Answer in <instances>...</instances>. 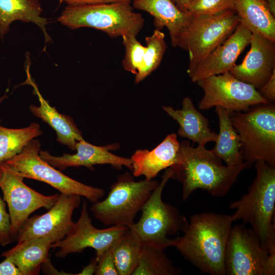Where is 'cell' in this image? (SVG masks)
Instances as JSON below:
<instances>
[{
  "instance_id": "1",
  "label": "cell",
  "mask_w": 275,
  "mask_h": 275,
  "mask_svg": "<svg viewBox=\"0 0 275 275\" xmlns=\"http://www.w3.org/2000/svg\"><path fill=\"white\" fill-rule=\"evenodd\" d=\"M233 222L231 215L194 214L183 228V235L173 239L172 246L202 272L224 275L225 251Z\"/></svg>"
},
{
  "instance_id": "2",
  "label": "cell",
  "mask_w": 275,
  "mask_h": 275,
  "mask_svg": "<svg viewBox=\"0 0 275 275\" xmlns=\"http://www.w3.org/2000/svg\"><path fill=\"white\" fill-rule=\"evenodd\" d=\"M249 168L245 162L235 166L224 164L212 150L205 146L194 147L186 140L180 143L175 162L170 167L171 178L182 184L183 200L198 189L205 190L212 196H225L240 173Z\"/></svg>"
},
{
  "instance_id": "3",
  "label": "cell",
  "mask_w": 275,
  "mask_h": 275,
  "mask_svg": "<svg viewBox=\"0 0 275 275\" xmlns=\"http://www.w3.org/2000/svg\"><path fill=\"white\" fill-rule=\"evenodd\" d=\"M256 176L248 193L230 203L235 210L233 222L249 223L263 246L269 251L275 246V166L264 161L255 162Z\"/></svg>"
},
{
  "instance_id": "4",
  "label": "cell",
  "mask_w": 275,
  "mask_h": 275,
  "mask_svg": "<svg viewBox=\"0 0 275 275\" xmlns=\"http://www.w3.org/2000/svg\"><path fill=\"white\" fill-rule=\"evenodd\" d=\"M133 8L127 3L70 5L64 8L57 20L70 29L94 28L111 38L127 34L137 36L145 19Z\"/></svg>"
},
{
  "instance_id": "5",
  "label": "cell",
  "mask_w": 275,
  "mask_h": 275,
  "mask_svg": "<svg viewBox=\"0 0 275 275\" xmlns=\"http://www.w3.org/2000/svg\"><path fill=\"white\" fill-rule=\"evenodd\" d=\"M240 142V153L249 167L257 160L275 166V105L260 103L245 112L230 113Z\"/></svg>"
},
{
  "instance_id": "6",
  "label": "cell",
  "mask_w": 275,
  "mask_h": 275,
  "mask_svg": "<svg viewBox=\"0 0 275 275\" xmlns=\"http://www.w3.org/2000/svg\"><path fill=\"white\" fill-rule=\"evenodd\" d=\"M158 183L153 179L135 181L128 172L120 175L106 198L93 203L90 210L106 226L129 228Z\"/></svg>"
},
{
  "instance_id": "7",
  "label": "cell",
  "mask_w": 275,
  "mask_h": 275,
  "mask_svg": "<svg viewBox=\"0 0 275 275\" xmlns=\"http://www.w3.org/2000/svg\"><path fill=\"white\" fill-rule=\"evenodd\" d=\"M171 177L169 168L142 209L139 221L129 227L143 244L163 250L172 246L173 239L169 237L182 231L188 222L176 207L162 199L163 190Z\"/></svg>"
},
{
  "instance_id": "8",
  "label": "cell",
  "mask_w": 275,
  "mask_h": 275,
  "mask_svg": "<svg viewBox=\"0 0 275 275\" xmlns=\"http://www.w3.org/2000/svg\"><path fill=\"white\" fill-rule=\"evenodd\" d=\"M192 16L178 46L188 52V74L227 39L240 22L239 17L233 9L214 14Z\"/></svg>"
},
{
  "instance_id": "9",
  "label": "cell",
  "mask_w": 275,
  "mask_h": 275,
  "mask_svg": "<svg viewBox=\"0 0 275 275\" xmlns=\"http://www.w3.org/2000/svg\"><path fill=\"white\" fill-rule=\"evenodd\" d=\"M40 146V141L34 139L20 153L5 162L24 178L45 182L61 194L84 197L92 203L104 196L103 189L75 180L44 160L39 154Z\"/></svg>"
},
{
  "instance_id": "10",
  "label": "cell",
  "mask_w": 275,
  "mask_h": 275,
  "mask_svg": "<svg viewBox=\"0 0 275 275\" xmlns=\"http://www.w3.org/2000/svg\"><path fill=\"white\" fill-rule=\"evenodd\" d=\"M24 178L5 161L0 162V188L9 209L11 233L16 241L19 229L30 215L41 208L49 209L59 195L46 196L27 186Z\"/></svg>"
},
{
  "instance_id": "11",
  "label": "cell",
  "mask_w": 275,
  "mask_h": 275,
  "mask_svg": "<svg viewBox=\"0 0 275 275\" xmlns=\"http://www.w3.org/2000/svg\"><path fill=\"white\" fill-rule=\"evenodd\" d=\"M197 84L204 92L198 104L200 110L219 106L230 113L245 112L256 104L271 103L254 87L236 79L229 72L204 78Z\"/></svg>"
},
{
  "instance_id": "12",
  "label": "cell",
  "mask_w": 275,
  "mask_h": 275,
  "mask_svg": "<svg viewBox=\"0 0 275 275\" xmlns=\"http://www.w3.org/2000/svg\"><path fill=\"white\" fill-rule=\"evenodd\" d=\"M269 251L244 224L232 227L225 255V274L265 275Z\"/></svg>"
},
{
  "instance_id": "13",
  "label": "cell",
  "mask_w": 275,
  "mask_h": 275,
  "mask_svg": "<svg viewBox=\"0 0 275 275\" xmlns=\"http://www.w3.org/2000/svg\"><path fill=\"white\" fill-rule=\"evenodd\" d=\"M80 204V196L61 194L55 204L45 213L29 217L19 229L17 243L42 237H50L55 242L64 239L74 226V210Z\"/></svg>"
},
{
  "instance_id": "14",
  "label": "cell",
  "mask_w": 275,
  "mask_h": 275,
  "mask_svg": "<svg viewBox=\"0 0 275 275\" xmlns=\"http://www.w3.org/2000/svg\"><path fill=\"white\" fill-rule=\"evenodd\" d=\"M126 226H112L99 229L92 223L88 211L87 204L83 201L80 215L76 223L61 240L52 243L51 248H59L55 255L63 258L71 253H81L91 248L96 251V256L108 249L128 229Z\"/></svg>"
},
{
  "instance_id": "15",
  "label": "cell",
  "mask_w": 275,
  "mask_h": 275,
  "mask_svg": "<svg viewBox=\"0 0 275 275\" xmlns=\"http://www.w3.org/2000/svg\"><path fill=\"white\" fill-rule=\"evenodd\" d=\"M120 147L118 143L103 146L91 144L84 139L76 142L74 154L65 153L61 156H54L48 151L40 150L41 157L51 166L63 171L69 167H85L94 170L95 164H108L116 169L123 166L132 170L130 158L123 157L113 154L111 151L117 150Z\"/></svg>"
},
{
  "instance_id": "16",
  "label": "cell",
  "mask_w": 275,
  "mask_h": 275,
  "mask_svg": "<svg viewBox=\"0 0 275 275\" xmlns=\"http://www.w3.org/2000/svg\"><path fill=\"white\" fill-rule=\"evenodd\" d=\"M251 48L242 62L229 72L236 79L254 87L257 90L269 78L275 69V41L252 33Z\"/></svg>"
},
{
  "instance_id": "17",
  "label": "cell",
  "mask_w": 275,
  "mask_h": 275,
  "mask_svg": "<svg viewBox=\"0 0 275 275\" xmlns=\"http://www.w3.org/2000/svg\"><path fill=\"white\" fill-rule=\"evenodd\" d=\"M252 33L241 22L233 33L215 48L188 74L192 82L229 72L245 47Z\"/></svg>"
},
{
  "instance_id": "18",
  "label": "cell",
  "mask_w": 275,
  "mask_h": 275,
  "mask_svg": "<svg viewBox=\"0 0 275 275\" xmlns=\"http://www.w3.org/2000/svg\"><path fill=\"white\" fill-rule=\"evenodd\" d=\"M180 144L177 134L173 133L151 150H136L130 158L133 176H144L148 180L153 179L160 171L174 164Z\"/></svg>"
},
{
  "instance_id": "19",
  "label": "cell",
  "mask_w": 275,
  "mask_h": 275,
  "mask_svg": "<svg viewBox=\"0 0 275 275\" xmlns=\"http://www.w3.org/2000/svg\"><path fill=\"white\" fill-rule=\"evenodd\" d=\"M133 8L145 11L154 18V25L160 30L166 28L173 47H178L192 15L180 10L171 0H133Z\"/></svg>"
},
{
  "instance_id": "20",
  "label": "cell",
  "mask_w": 275,
  "mask_h": 275,
  "mask_svg": "<svg viewBox=\"0 0 275 275\" xmlns=\"http://www.w3.org/2000/svg\"><path fill=\"white\" fill-rule=\"evenodd\" d=\"M27 78L24 84L31 85L34 93L37 95L40 106L30 105V109L36 117L48 124L57 134V141L68 147L72 150H75L77 142L83 140L81 131L76 126L73 119L66 115L58 112L55 107L51 106L40 93L38 86L30 73V65L25 67Z\"/></svg>"
},
{
  "instance_id": "21",
  "label": "cell",
  "mask_w": 275,
  "mask_h": 275,
  "mask_svg": "<svg viewBox=\"0 0 275 275\" xmlns=\"http://www.w3.org/2000/svg\"><path fill=\"white\" fill-rule=\"evenodd\" d=\"M162 107L178 123L177 133L180 138L187 139L201 146L216 141L217 134L210 129L208 120L195 107L189 97L183 98L181 109L165 105Z\"/></svg>"
},
{
  "instance_id": "22",
  "label": "cell",
  "mask_w": 275,
  "mask_h": 275,
  "mask_svg": "<svg viewBox=\"0 0 275 275\" xmlns=\"http://www.w3.org/2000/svg\"><path fill=\"white\" fill-rule=\"evenodd\" d=\"M43 9L40 0H0V38L3 39L16 20L36 24L42 31L46 43L51 39L47 33V19L41 16Z\"/></svg>"
},
{
  "instance_id": "23",
  "label": "cell",
  "mask_w": 275,
  "mask_h": 275,
  "mask_svg": "<svg viewBox=\"0 0 275 275\" xmlns=\"http://www.w3.org/2000/svg\"><path fill=\"white\" fill-rule=\"evenodd\" d=\"M54 240L50 237L34 238L24 241L1 256L9 259L20 270L23 275L37 274L48 259V252Z\"/></svg>"
},
{
  "instance_id": "24",
  "label": "cell",
  "mask_w": 275,
  "mask_h": 275,
  "mask_svg": "<svg viewBox=\"0 0 275 275\" xmlns=\"http://www.w3.org/2000/svg\"><path fill=\"white\" fill-rule=\"evenodd\" d=\"M240 22L252 33L275 41V17L265 0H233Z\"/></svg>"
},
{
  "instance_id": "25",
  "label": "cell",
  "mask_w": 275,
  "mask_h": 275,
  "mask_svg": "<svg viewBox=\"0 0 275 275\" xmlns=\"http://www.w3.org/2000/svg\"><path fill=\"white\" fill-rule=\"evenodd\" d=\"M219 122V131L214 148V154L224 161L225 164L235 166L244 161L240 153L239 135L233 126L230 112L219 107H215Z\"/></svg>"
},
{
  "instance_id": "26",
  "label": "cell",
  "mask_w": 275,
  "mask_h": 275,
  "mask_svg": "<svg viewBox=\"0 0 275 275\" xmlns=\"http://www.w3.org/2000/svg\"><path fill=\"white\" fill-rule=\"evenodd\" d=\"M143 244L128 228L112 245L118 275H132L139 262Z\"/></svg>"
},
{
  "instance_id": "27",
  "label": "cell",
  "mask_w": 275,
  "mask_h": 275,
  "mask_svg": "<svg viewBox=\"0 0 275 275\" xmlns=\"http://www.w3.org/2000/svg\"><path fill=\"white\" fill-rule=\"evenodd\" d=\"M42 134L40 125L35 122L18 129L0 125V162L6 161L20 153L32 140Z\"/></svg>"
},
{
  "instance_id": "28",
  "label": "cell",
  "mask_w": 275,
  "mask_h": 275,
  "mask_svg": "<svg viewBox=\"0 0 275 275\" xmlns=\"http://www.w3.org/2000/svg\"><path fill=\"white\" fill-rule=\"evenodd\" d=\"M182 270L174 265L164 250L143 244L139 264L132 275H178Z\"/></svg>"
},
{
  "instance_id": "29",
  "label": "cell",
  "mask_w": 275,
  "mask_h": 275,
  "mask_svg": "<svg viewBox=\"0 0 275 275\" xmlns=\"http://www.w3.org/2000/svg\"><path fill=\"white\" fill-rule=\"evenodd\" d=\"M164 38V34L156 29L151 35L145 38L146 46L143 62L135 75L136 84L142 81L160 65L167 48Z\"/></svg>"
},
{
  "instance_id": "30",
  "label": "cell",
  "mask_w": 275,
  "mask_h": 275,
  "mask_svg": "<svg viewBox=\"0 0 275 275\" xmlns=\"http://www.w3.org/2000/svg\"><path fill=\"white\" fill-rule=\"evenodd\" d=\"M122 38L125 48L123 67L126 71L135 75L142 65L146 46L134 35L127 34L122 36Z\"/></svg>"
},
{
  "instance_id": "31",
  "label": "cell",
  "mask_w": 275,
  "mask_h": 275,
  "mask_svg": "<svg viewBox=\"0 0 275 275\" xmlns=\"http://www.w3.org/2000/svg\"><path fill=\"white\" fill-rule=\"evenodd\" d=\"M234 9L233 0H191L186 12L192 16L210 15Z\"/></svg>"
},
{
  "instance_id": "32",
  "label": "cell",
  "mask_w": 275,
  "mask_h": 275,
  "mask_svg": "<svg viewBox=\"0 0 275 275\" xmlns=\"http://www.w3.org/2000/svg\"><path fill=\"white\" fill-rule=\"evenodd\" d=\"M96 275H118L114 262L112 246L96 256Z\"/></svg>"
},
{
  "instance_id": "33",
  "label": "cell",
  "mask_w": 275,
  "mask_h": 275,
  "mask_svg": "<svg viewBox=\"0 0 275 275\" xmlns=\"http://www.w3.org/2000/svg\"><path fill=\"white\" fill-rule=\"evenodd\" d=\"M13 242L11 233V223L4 200L0 196V244L5 246Z\"/></svg>"
},
{
  "instance_id": "34",
  "label": "cell",
  "mask_w": 275,
  "mask_h": 275,
  "mask_svg": "<svg viewBox=\"0 0 275 275\" xmlns=\"http://www.w3.org/2000/svg\"><path fill=\"white\" fill-rule=\"evenodd\" d=\"M260 95L271 103L275 101V69L267 81L258 90Z\"/></svg>"
},
{
  "instance_id": "35",
  "label": "cell",
  "mask_w": 275,
  "mask_h": 275,
  "mask_svg": "<svg viewBox=\"0 0 275 275\" xmlns=\"http://www.w3.org/2000/svg\"><path fill=\"white\" fill-rule=\"evenodd\" d=\"M0 275H23L20 270L9 259L0 263Z\"/></svg>"
},
{
  "instance_id": "36",
  "label": "cell",
  "mask_w": 275,
  "mask_h": 275,
  "mask_svg": "<svg viewBox=\"0 0 275 275\" xmlns=\"http://www.w3.org/2000/svg\"><path fill=\"white\" fill-rule=\"evenodd\" d=\"M61 3H64L67 5H84L96 4L103 3H131L133 0H57Z\"/></svg>"
},
{
  "instance_id": "37",
  "label": "cell",
  "mask_w": 275,
  "mask_h": 275,
  "mask_svg": "<svg viewBox=\"0 0 275 275\" xmlns=\"http://www.w3.org/2000/svg\"><path fill=\"white\" fill-rule=\"evenodd\" d=\"M96 266V260L94 258L90 263L86 266L81 272L77 274H93L95 273Z\"/></svg>"
},
{
  "instance_id": "38",
  "label": "cell",
  "mask_w": 275,
  "mask_h": 275,
  "mask_svg": "<svg viewBox=\"0 0 275 275\" xmlns=\"http://www.w3.org/2000/svg\"><path fill=\"white\" fill-rule=\"evenodd\" d=\"M178 8L184 12H186L187 8L191 0H171Z\"/></svg>"
},
{
  "instance_id": "39",
  "label": "cell",
  "mask_w": 275,
  "mask_h": 275,
  "mask_svg": "<svg viewBox=\"0 0 275 275\" xmlns=\"http://www.w3.org/2000/svg\"><path fill=\"white\" fill-rule=\"evenodd\" d=\"M268 9L273 16L275 17V0H265Z\"/></svg>"
},
{
  "instance_id": "40",
  "label": "cell",
  "mask_w": 275,
  "mask_h": 275,
  "mask_svg": "<svg viewBox=\"0 0 275 275\" xmlns=\"http://www.w3.org/2000/svg\"><path fill=\"white\" fill-rule=\"evenodd\" d=\"M6 93H5L3 96L0 97V104L3 101V100L5 99V98L6 97ZM1 122V120H0Z\"/></svg>"
}]
</instances>
